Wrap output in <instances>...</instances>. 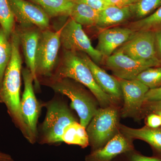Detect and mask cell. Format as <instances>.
Wrapping results in <instances>:
<instances>
[{
  "instance_id": "1",
  "label": "cell",
  "mask_w": 161,
  "mask_h": 161,
  "mask_svg": "<svg viewBox=\"0 0 161 161\" xmlns=\"http://www.w3.org/2000/svg\"><path fill=\"white\" fill-rule=\"evenodd\" d=\"M10 40L12 52L0 88V103L6 105L15 125L28 140V131L21 114L20 88L23 61L20 53L19 38L16 27L12 34Z\"/></svg>"
},
{
  "instance_id": "2",
  "label": "cell",
  "mask_w": 161,
  "mask_h": 161,
  "mask_svg": "<svg viewBox=\"0 0 161 161\" xmlns=\"http://www.w3.org/2000/svg\"><path fill=\"white\" fill-rule=\"evenodd\" d=\"M65 78L75 80L86 87L95 96L101 108L116 106L117 103L114 99L96 83L91 69L78 52L64 50L61 60L47 82Z\"/></svg>"
},
{
  "instance_id": "3",
  "label": "cell",
  "mask_w": 161,
  "mask_h": 161,
  "mask_svg": "<svg viewBox=\"0 0 161 161\" xmlns=\"http://www.w3.org/2000/svg\"><path fill=\"white\" fill-rule=\"evenodd\" d=\"M47 83L54 92L70 99L71 107L77 112L80 125L86 129L98 109V101L92 92L81 84L69 78L48 81Z\"/></svg>"
},
{
  "instance_id": "4",
  "label": "cell",
  "mask_w": 161,
  "mask_h": 161,
  "mask_svg": "<svg viewBox=\"0 0 161 161\" xmlns=\"http://www.w3.org/2000/svg\"><path fill=\"white\" fill-rule=\"evenodd\" d=\"M47 113L38 132L37 140L42 144H58L61 142L64 128L76 121L64 101L52 100L45 104Z\"/></svg>"
},
{
  "instance_id": "5",
  "label": "cell",
  "mask_w": 161,
  "mask_h": 161,
  "mask_svg": "<svg viewBox=\"0 0 161 161\" xmlns=\"http://www.w3.org/2000/svg\"><path fill=\"white\" fill-rule=\"evenodd\" d=\"M119 115L115 106L98 108L86 128L92 151L103 147L119 132Z\"/></svg>"
},
{
  "instance_id": "6",
  "label": "cell",
  "mask_w": 161,
  "mask_h": 161,
  "mask_svg": "<svg viewBox=\"0 0 161 161\" xmlns=\"http://www.w3.org/2000/svg\"><path fill=\"white\" fill-rule=\"evenodd\" d=\"M60 32V28L56 31L49 28L41 30L36 58V75L38 80L39 77L49 79L57 68L61 47Z\"/></svg>"
},
{
  "instance_id": "7",
  "label": "cell",
  "mask_w": 161,
  "mask_h": 161,
  "mask_svg": "<svg viewBox=\"0 0 161 161\" xmlns=\"http://www.w3.org/2000/svg\"><path fill=\"white\" fill-rule=\"evenodd\" d=\"M60 30V43L64 50L84 53L98 65L103 62L102 55L92 46L81 25L70 18Z\"/></svg>"
},
{
  "instance_id": "8",
  "label": "cell",
  "mask_w": 161,
  "mask_h": 161,
  "mask_svg": "<svg viewBox=\"0 0 161 161\" xmlns=\"http://www.w3.org/2000/svg\"><path fill=\"white\" fill-rule=\"evenodd\" d=\"M24 84V92L21 98V111L22 117L29 135L28 141L34 144L37 140V122L40 111V103L34 90V78L28 68L22 70Z\"/></svg>"
},
{
  "instance_id": "9",
  "label": "cell",
  "mask_w": 161,
  "mask_h": 161,
  "mask_svg": "<svg viewBox=\"0 0 161 161\" xmlns=\"http://www.w3.org/2000/svg\"><path fill=\"white\" fill-rule=\"evenodd\" d=\"M105 64L108 69L119 79L133 80L144 70L153 67L161 66L158 59L138 60L125 55L117 49L112 55L105 59Z\"/></svg>"
},
{
  "instance_id": "10",
  "label": "cell",
  "mask_w": 161,
  "mask_h": 161,
  "mask_svg": "<svg viewBox=\"0 0 161 161\" xmlns=\"http://www.w3.org/2000/svg\"><path fill=\"white\" fill-rule=\"evenodd\" d=\"M119 80L124 102L120 111L121 117L136 119L142 118V110L145 95L150 89L136 79Z\"/></svg>"
},
{
  "instance_id": "11",
  "label": "cell",
  "mask_w": 161,
  "mask_h": 161,
  "mask_svg": "<svg viewBox=\"0 0 161 161\" xmlns=\"http://www.w3.org/2000/svg\"><path fill=\"white\" fill-rule=\"evenodd\" d=\"M8 1L20 27L35 26L41 31L49 28L50 18L40 6L28 0Z\"/></svg>"
},
{
  "instance_id": "12",
  "label": "cell",
  "mask_w": 161,
  "mask_h": 161,
  "mask_svg": "<svg viewBox=\"0 0 161 161\" xmlns=\"http://www.w3.org/2000/svg\"><path fill=\"white\" fill-rule=\"evenodd\" d=\"M118 49L134 60L158 59L155 49V33L153 32H136L130 40Z\"/></svg>"
},
{
  "instance_id": "13",
  "label": "cell",
  "mask_w": 161,
  "mask_h": 161,
  "mask_svg": "<svg viewBox=\"0 0 161 161\" xmlns=\"http://www.w3.org/2000/svg\"><path fill=\"white\" fill-rule=\"evenodd\" d=\"M16 28L26 68L31 72L36 87L39 88L40 81L36 75V58L41 30L35 26Z\"/></svg>"
},
{
  "instance_id": "14",
  "label": "cell",
  "mask_w": 161,
  "mask_h": 161,
  "mask_svg": "<svg viewBox=\"0 0 161 161\" xmlns=\"http://www.w3.org/2000/svg\"><path fill=\"white\" fill-rule=\"evenodd\" d=\"M134 33L135 32L128 27L115 26L102 30L98 35L96 49L105 60L130 40Z\"/></svg>"
},
{
  "instance_id": "15",
  "label": "cell",
  "mask_w": 161,
  "mask_h": 161,
  "mask_svg": "<svg viewBox=\"0 0 161 161\" xmlns=\"http://www.w3.org/2000/svg\"><path fill=\"white\" fill-rule=\"evenodd\" d=\"M132 140L119 132L104 146L91 151L85 161H115L119 156L134 150Z\"/></svg>"
},
{
  "instance_id": "16",
  "label": "cell",
  "mask_w": 161,
  "mask_h": 161,
  "mask_svg": "<svg viewBox=\"0 0 161 161\" xmlns=\"http://www.w3.org/2000/svg\"><path fill=\"white\" fill-rule=\"evenodd\" d=\"M78 53L91 69L95 81L99 87L118 103L123 99L122 93L118 78L108 74L86 54Z\"/></svg>"
},
{
  "instance_id": "17",
  "label": "cell",
  "mask_w": 161,
  "mask_h": 161,
  "mask_svg": "<svg viewBox=\"0 0 161 161\" xmlns=\"http://www.w3.org/2000/svg\"><path fill=\"white\" fill-rule=\"evenodd\" d=\"M119 131L132 140L138 139L146 142L161 157V127L154 129L146 126L134 129L120 124Z\"/></svg>"
},
{
  "instance_id": "18",
  "label": "cell",
  "mask_w": 161,
  "mask_h": 161,
  "mask_svg": "<svg viewBox=\"0 0 161 161\" xmlns=\"http://www.w3.org/2000/svg\"><path fill=\"white\" fill-rule=\"evenodd\" d=\"M132 18L131 6H109L99 12L96 26L101 30L107 29L125 23Z\"/></svg>"
},
{
  "instance_id": "19",
  "label": "cell",
  "mask_w": 161,
  "mask_h": 161,
  "mask_svg": "<svg viewBox=\"0 0 161 161\" xmlns=\"http://www.w3.org/2000/svg\"><path fill=\"white\" fill-rule=\"evenodd\" d=\"M43 9L50 18L69 17L76 0H28Z\"/></svg>"
},
{
  "instance_id": "20",
  "label": "cell",
  "mask_w": 161,
  "mask_h": 161,
  "mask_svg": "<svg viewBox=\"0 0 161 161\" xmlns=\"http://www.w3.org/2000/svg\"><path fill=\"white\" fill-rule=\"evenodd\" d=\"M99 14V11L88 5L75 1L69 17L81 26H96Z\"/></svg>"
},
{
  "instance_id": "21",
  "label": "cell",
  "mask_w": 161,
  "mask_h": 161,
  "mask_svg": "<svg viewBox=\"0 0 161 161\" xmlns=\"http://www.w3.org/2000/svg\"><path fill=\"white\" fill-rule=\"evenodd\" d=\"M61 142L69 145H77L82 148L89 146L86 129L77 120L73 122L64 128Z\"/></svg>"
},
{
  "instance_id": "22",
  "label": "cell",
  "mask_w": 161,
  "mask_h": 161,
  "mask_svg": "<svg viewBox=\"0 0 161 161\" xmlns=\"http://www.w3.org/2000/svg\"><path fill=\"white\" fill-rule=\"evenodd\" d=\"M127 27L135 32L141 31L155 32L161 30V6L150 15L129 23Z\"/></svg>"
},
{
  "instance_id": "23",
  "label": "cell",
  "mask_w": 161,
  "mask_h": 161,
  "mask_svg": "<svg viewBox=\"0 0 161 161\" xmlns=\"http://www.w3.org/2000/svg\"><path fill=\"white\" fill-rule=\"evenodd\" d=\"M12 52L11 40L0 26V88L5 71L11 59Z\"/></svg>"
},
{
  "instance_id": "24",
  "label": "cell",
  "mask_w": 161,
  "mask_h": 161,
  "mask_svg": "<svg viewBox=\"0 0 161 161\" xmlns=\"http://www.w3.org/2000/svg\"><path fill=\"white\" fill-rule=\"evenodd\" d=\"M130 6L133 17L141 19L152 14L160 7L161 0H136Z\"/></svg>"
},
{
  "instance_id": "25",
  "label": "cell",
  "mask_w": 161,
  "mask_h": 161,
  "mask_svg": "<svg viewBox=\"0 0 161 161\" xmlns=\"http://www.w3.org/2000/svg\"><path fill=\"white\" fill-rule=\"evenodd\" d=\"M15 22L14 15L8 0H0V26L10 39L15 28Z\"/></svg>"
},
{
  "instance_id": "26",
  "label": "cell",
  "mask_w": 161,
  "mask_h": 161,
  "mask_svg": "<svg viewBox=\"0 0 161 161\" xmlns=\"http://www.w3.org/2000/svg\"><path fill=\"white\" fill-rule=\"evenodd\" d=\"M150 89L161 87V66L153 67L144 70L136 78Z\"/></svg>"
},
{
  "instance_id": "27",
  "label": "cell",
  "mask_w": 161,
  "mask_h": 161,
  "mask_svg": "<svg viewBox=\"0 0 161 161\" xmlns=\"http://www.w3.org/2000/svg\"><path fill=\"white\" fill-rule=\"evenodd\" d=\"M115 161H161V158L142 155L134 149L121 154Z\"/></svg>"
},
{
  "instance_id": "28",
  "label": "cell",
  "mask_w": 161,
  "mask_h": 161,
  "mask_svg": "<svg viewBox=\"0 0 161 161\" xmlns=\"http://www.w3.org/2000/svg\"><path fill=\"white\" fill-rule=\"evenodd\" d=\"M161 110V99L154 101L145 102L142 110V117L145 115H148Z\"/></svg>"
},
{
  "instance_id": "29",
  "label": "cell",
  "mask_w": 161,
  "mask_h": 161,
  "mask_svg": "<svg viewBox=\"0 0 161 161\" xmlns=\"http://www.w3.org/2000/svg\"><path fill=\"white\" fill-rule=\"evenodd\" d=\"M76 2L85 3L99 12L110 6L106 0H76Z\"/></svg>"
},
{
  "instance_id": "30",
  "label": "cell",
  "mask_w": 161,
  "mask_h": 161,
  "mask_svg": "<svg viewBox=\"0 0 161 161\" xmlns=\"http://www.w3.org/2000/svg\"><path fill=\"white\" fill-rule=\"evenodd\" d=\"M147 126L151 128H158L161 127V117L154 113L148 114L146 119Z\"/></svg>"
},
{
  "instance_id": "31",
  "label": "cell",
  "mask_w": 161,
  "mask_h": 161,
  "mask_svg": "<svg viewBox=\"0 0 161 161\" xmlns=\"http://www.w3.org/2000/svg\"><path fill=\"white\" fill-rule=\"evenodd\" d=\"M161 99V87L149 90L145 95V102L154 101Z\"/></svg>"
},
{
  "instance_id": "32",
  "label": "cell",
  "mask_w": 161,
  "mask_h": 161,
  "mask_svg": "<svg viewBox=\"0 0 161 161\" xmlns=\"http://www.w3.org/2000/svg\"><path fill=\"white\" fill-rule=\"evenodd\" d=\"M110 6L126 7L133 5L136 0H106Z\"/></svg>"
},
{
  "instance_id": "33",
  "label": "cell",
  "mask_w": 161,
  "mask_h": 161,
  "mask_svg": "<svg viewBox=\"0 0 161 161\" xmlns=\"http://www.w3.org/2000/svg\"><path fill=\"white\" fill-rule=\"evenodd\" d=\"M154 33L157 58L161 64V30L155 32Z\"/></svg>"
},
{
  "instance_id": "34",
  "label": "cell",
  "mask_w": 161,
  "mask_h": 161,
  "mask_svg": "<svg viewBox=\"0 0 161 161\" xmlns=\"http://www.w3.org/2000/svg\"><path fill=\"white\" fill-rule=\"evenodd\" d=\"M0 161H14V160L9 154L0 152Z\"/></svg>"
},
{
  "instance_id": "35",
  "label": "cell",
  "mask_w": 161,
  "mask_h": 161,
  "mask_svg": "<svg viewBox=\"0 0 161 161\" xmlns=\"http://www.w3.org/2000/svg\"><path fill=\"white\" fill-rule=\"evenodd\" d=\"M154 113L158 114V115H160V116L161 117V111H157V112H154Z\"/></svg>"
}]
</instances>
